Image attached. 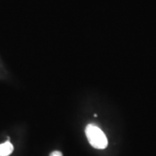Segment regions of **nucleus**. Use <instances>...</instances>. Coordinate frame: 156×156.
Returning a JSON list of instances; mask_svg holds the SVG:
<instances>
[{
  "label": "nucleus",
  "mask_w": 156,
  "mask_h": 156,
  "mask_svg": "<svg viewBox=\"0 0 156 156\" xmlns=\"http://www.w3.org/2000/svg\"><path fill=\"white\" fill-rule=\"evenodd\" d=\"M85 134L90 145L95 149H105L108 145V140L106 134L98 126L93 124L87 125Z\"/></svg>",
  "instance_id": "nucleus-1"
},
{
  "label": "nucleus",
  "mask_w": 156,
  "mask_h": 156,
  "mask_svg": "<svg viewBox=\"0 0 156 156\" xmlns=\"http://www.w3.org/2000/svg\"><path fill=\"white\" fill-rule=\"evenodd\" d=\"M9 138L8 137L7 141L0 144V156H9L11 155L14 150L12 144L9 142Z\"/></svg>",
  "instance_id": "nucleus-2"
},
{
  "label": "nucleus",
  "mask_w": 156,
  "mask_h": 156,
  "mask_svg": "<svg viewBox=\"0 0 156 156\" xmlns=\"http://www.w3.org/2000/svg\"><path fill=\"white\" fill-rule=\"evenodd\" d=\"M50 156H63V155H62V153L60 151H56L52 152V153L50 154Z\"/></svg>",
  "instance_id": "nucleus-3"
}]
</instances>
